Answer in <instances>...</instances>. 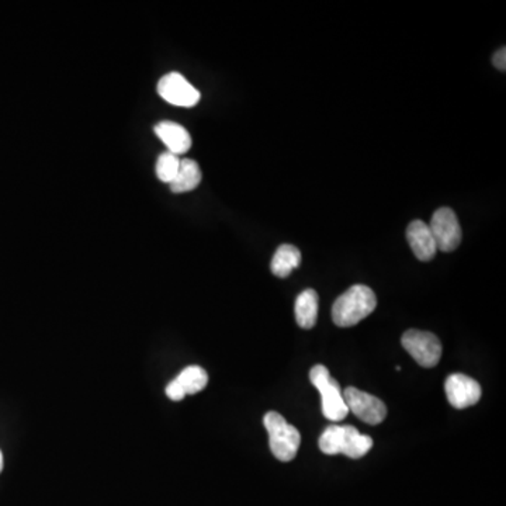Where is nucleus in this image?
Segmentation results:
<instances>
[{
    "mask_svg": "<svg viewBox=\"0 0 506 506\" xmlns=\"http://www.w3.org/2000/svg\"><path fill=\"white\" fill-rule=\"evenodd\" d=\"M4 471V453L0 450V472Z\"/></svg>",
    "mask_w": 506,
    "mask_h": 506,
    "instance_id": "19",
    "label": "nucleus"
},
{
    "mask_svg": "<svg viewBox=\"0 0 506 506\" xmlns=\"http://www.w3.org/2000/svg\"><path fill=\"white\" fill-rule=\"evenodd\" d=\"M377 307L375 292L365 284L352 285L332 305V319L337 326L349 328L370 315Z\"/></svg>",
    "mask_w": 506,
    "mask_h": 506,
    "instance_id": "1",
    "label": "nucleus"
},
{
    "mask_svg": "<svg viewBox=\"0 0 506 506\" xmlns=\"http://www.w3.org/2000/svg\"><path fill=\"white\" fill-rule=\"evenodd\" d=\"M407 240L419 261L429 262L435 258L438 246L427 222L420 220L412 222L407 228Z\"/></svg>",
    "mask_w": 506,
    "mask_h": 506,
    "instance_id": "10",
    "label": "nucleus"
},
{
    "mask_svg": "<svg viewBox=\"0 0 506 506\" xmlns=\"http://www.w3.org/2000/svg\"><path fill=\"white\" fill-rule=\"evenodd\" d=\"M155 132L160 141L175 155L186 154L191 148V137L188 129L173 121H160L155 126Z\"/></svg>",
    "mask_w": 506,
    "mask_h": 506,
    "instance_id": "11",
    "label": "nucleus"
},
{
    "mask_svg": "<svg viewBox=\"0 0 506 506\" xmlns=\"http://www.w3.org/2000/svg\"><path fill=\"white\" fill-rule=\"evenodd\" d=\"M373 448V439L367 435H362L356 428L352 425L344 427L342 436L341 454L349 459H360Z\"/></svg>",
    "mask_w": 506,
    "mask_h": 506,
    "instance_id": "14",
    "label": "nucleus"
},
{
    "mask_svg": "<svg viewBox=\"0 0 506 506\" xmlns=\"http://www.w3.org/2000/svg\"><path fill=\"white\" fill-rule=\"evenodd\" d=\"M201 181V170L199 163L193 160H181L178 173L170 181V191L173 193H186L194 191Z\"/></svg>",
    "mask_w": 506,
    "mask_h": 506,
    "instance_id": "15",
    "label": "nucleus"
},
{
    "mask_svg": "<svg viewBox=\"0 0 506 506\" xmlns=\"http://www.w3.org/2000/svg\"><path fill=\"white\" fill-rule=\"evenodd\" d=\"M158 93L163 100L178 108H193L200 101V92L183 75L166 74L158 82Z\"/></svg>",
    "mask_w": 506,
    "mask_h": 506,
    "instance_id": "7",
    "label": "nucleus"
},
{
    "mask_svg": "<svg viewBox=\"0 0 506 506\" xmlns=\"http://www.w3.org/2000/svg\"><path fill=\"white\" fill-rule=\"evenodd\" d=\"M342 436H344V427L341 425H331L326 428L319 438V450L328 456L341 454Z\"/></svg>",
    "mask_w": 506,
    "mask_h": 506,
    "instance_id": "16",
    "label": "nucleus"
},
{
    "mask_svg": "<svg viewBox=\"0 0 506 506\" xmlns=\"http://www.w3.org/2000/svg\"><path fill=\"white\" fill-rule=\"evenodd\" d=\"M295 321L303 329H311L315 326L318 318V294L315 290H304L294 305Z\"/></svg>",
    "mask_w": 506,
    "mask_h": 506,
    "instance_id": "12",
    "label": "nucleus"
},
{
    "mask_svg": "<svg viewBox=\"0 0 506 506\" xmlns=\"http://www.w3.org/2000/svg\"><path fill=\"white\" fill-rule=\"evenodd\" d=\"M209 375L200 366H189L181 375L166 386V396L172 401H181L186 396H193L206 388Z\"/></svg>",
    "mask_w": 506,
    "mask_h": 506,
    "instance_id": "9",
    "label": "nucleus"
},
{
    "mask_svg": "<svg viewBox=\"0 0 506 506\" xmlns=\"http://www.w3.org/2000/svg\"><path fill=\"white\" fill-rule=\"evenodd\" d=\"M310 380L323 397V414L331 422H341L349 414L345 404L341 386L331 377L328 368L324 365H316L311 368Z\"/></svg>",
    "mask_w": 506,
    "mask_h": 506,
    "instance_id": "3",
    "label": "nucleus"
},
{
    "mask_svg": "<svg viewBox=\"0 0 506 506\" xmlns=\"http://www.w3.org/2000/svg\"><path fill=\"white\" fill-rule=\"evenodd\" d=\"M445 393L451 407L464 409L479 404L482 390L479 381L461 373H454L446 380Z\"/></svg>",
    "mask_w": 506,
    "mask_h": 506,
    "instance_id": "8",
    "label": "nucleus"
},
{
    "mask_svg": "<svg viewBox=\"0 0 506 506\" xmlns=\"http://www.w3.org/2000/svg\"><path fill=\"white\" fill-rule=\"evenodd\" d=\"M430 232L435 240L438 251L453 252L460 245L463 232H461L460 222L458 215L449 207H442L435 212L430 220Z\"/></svg>",
    "mask_w": 506,
    "mask_h": 506,
    "instance_id": "5",
    "label": "nucleus"
},
{
    "mask_svg": "<svg viewBox=\"0 0 506 506\" xmlns=\"http://www.w3.org/2000/svg\"><path fill=\"white\" fill-rule=\"evenodd\" d=\"M342 394L349 412H353L355 417L359 418L365 424L378 425L386 419V404L377 397L360 391L355 387H347Z\"/></svg>",
    "mask_w": 506,
    "mask_h": 506,
    "instance_id": "6",
    "label": "nucleus"
},
{
    "mask_svg": "<svg viewBox=\"0 0 506 506\" xmlns=\"http://www.w3.org/2000/svg\"><path fill=\"white\" fill-rule=\"evenodd\" d=\"M492 61H494V65H495V67H497V69H500V71H505L506 49L501 48L500 51H497V54H495L494 59H492Z\"/></svg>",
    "mask_w": 506,
    "mask_h": 506,
    "instance_id": "18",
    "label": "nucleus"
},
{
    "mask_svg": "<svg viewBox=\"0 0 506 506\" xmlns=\"http://www.w3.org/2000/svg\"><path fill=\"white\" fill-rule=\"evenodd\" d=\"M179 165H181V160H179L178 155L172 154V152H162V154L158 157L157 160V176L160 181H165V183L170 184V181L175 179L176 173L179 170Z\"/></svg>",
    "mask_w": 506,
    "mask_h": 506,
    "instance_id": "17",
    "label": "nucleus"
},
{
    "mask_svg": "<svg viewBox=\"0 0 506 506\" xmlns=\"http://www.w3.org/2000/svg\"><path fill=\"white\" fill-rule=\"evenodd\" d=\"M300 264V249L295 248L294 245H290V243H284V245L279 246L277 251L274 252V259H272V263H270V269H272V274H274V276L285 279V277H289L293 270L297 269Z\"/></svg>",
    "mask_w": 506,
    "mask_h": 506,
    "instance_id": "13",
    "label": "nucleus"
},
{
    "mask_svg": "<svg viewBox=\"0 0 506 506\" xmlns=\"http://www.w3.org/2000/svg\"><path fill=\"white\" fill-rule=\"evenodd\" d=\"M402 346L422 367H435L442 357V344L436 335L409 329L402 335Z\"/></svg>",
    "mask_w": 506,
    "mask_h": 506,
    "instance_id": "4",
    "label": "nucleus"
},
{
    "mask_svg": "<svg viewBox=\"0 0 506 506\" xmlns=\"http://www.w3.org/2000/svg\"><path fill=\"white\" fill-rule=\"evenodd\" d=\"M263 425L269 433L270 450L280 461H292L297 456L301 435L282 415L270 411L264 415Z\"/></svg>",
    "mask_w": 506,
    "mask_h": 506,
    "instance_id": "2",
    "label": "nucleus"
}]
</instances>
